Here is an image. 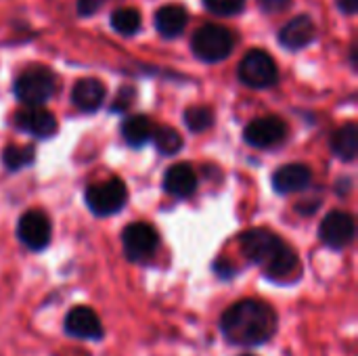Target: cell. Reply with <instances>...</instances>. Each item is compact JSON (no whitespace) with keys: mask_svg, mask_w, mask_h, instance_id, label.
Returning a JSON list of instances; mask_svg holds the SVG:
<instances>
[{"mask_svg":"<svg viewBox=\"0 0 358 356\" xmlns=\"http://www.w3.org/2000/svg\"><path fill=\"white\" fill-rule=\"evenodd\" d=\"M220 336L235 348H260L266 346L279 329L277 311L256 298H245L231 304L218 321Z\"/></svg>","mask_w":358,"mask_h":356,"instance_id":"6da1fadb","label":"cell"},{"mask_svg":"<svg viewBox=\"0 0 358 356\" xmlns=\"http://www.w3.org/2000/svg\"><path fill=\"white\" fill-rule=\"evenodd\" d=\"M239 248L252 264L262 269L268 281L281 285L300 281L302 277L300 256L277 233L268 229H250L241 233Z\"/></svg>","mask_w":358,"mask_h":356,"instance_id":"7a4b0ae2","label":"cell"},{"mask_svg":"<svg viewBox=\"0 0 358 356\" xmlns=\"http://www.w3.org/2000/svg\"><path fill=\"white\" fill-rule=\"evenodd\" d=\"M233 46H235L233 31L222 25H214V23L199 27L191 40V48H193L195 57L206 63H218V61L227 59L231 55Z\"/></svg>","mask_w":358,"mask_h":356,"instance_id":"3957f363","label":"cell"},{"mask_svg":"<svg viewBox=\"0 0 358 356\" xmlns=\"http://www.w3.org/2000/svg\"><path fill=\"white\" fill-rule=\"evenodd\" d=\"M57 88V78L48 67H29L15 80V97L23 105L46 103Z\"/></svg>","mask_w":358,"mask_h":356,"instance_id":"277c9868","label":"cell"},{"mask_svg":"<svg viewBox=\"0 0 358 356\" xmlns=\"http://www.w3.org/2000/svg\"><path fill=\"white\" fill-rule=\"evenodd\" d=\"M128 201L126 185L120 178H107L88 187L86 191V206L94 216H111L117 214Z\"/></svg>","mask_w":358,"mask_h":356,"instance_id":"5b68a950","label":"cell"},{"mask_svg":"<svg viewBox=\"0 0 358 356\" xmlns=\"http://www.w3.org/2000/svg\"><path fill=\"white\" fill-rule=\"evenodd\" d=\"M239 78L250 88H268L277 82V63L266 50H250L239 63Z\"/></svg>","mask_w":358,"mask_h":356,"instance_id":"8992f818","label":"cell"},{"mask_svg":"<svg viewBox=\"0 0 358 356\" xmlns=\"http://www.w3.org/2000/svg\"><path fill=\"white\" fill-rule=\"evenodd\" d=\"M159 245L157 231L147 222H132L122 231V248L124 256L130 262H145L149 260Z\"/></svg>","mask_w":358,"mask_h":356,"instance_id":"52a82bcc","label":"cell"},{"mask_svg":"<svg viewBox=\"0 0 358 356\" xmlns=\"http://www.w3.org/2000/svg\"><path fill=\"white\" fill-rule=\"evenodd\" d=\"M65 336L82 342H101L105 340V327L101 317L90 306H73L63 319Z\"/></svg>","mask_w":358,"mask_h":356,"instance_id":"ba28073f","label":"cell"},{"mask_svg":"<svg viewBox=\"0 0 358 356\" xmlns=\"http://www.w3.org/2000/svg\"><path fill=\"white\" fill-rule=\"evenodd\" d=\"M355 235H357L355 218L352 214L342 210L329 212L319 225V239L323 241V245L331 250H346L355 241Z\"/></svg>","mask_w":358,"mask_h":356,"instance_id":"9c48e42d","label":"cell"},{"mask_svg":"<svg viewBox=\"0 0 358 356\" xmlns=\"http://www.w3.org/2000/svg\"><path fill=\"white\" fill-rule=\"evenodd\" d=\"M17 237L31 252L46 250V245L50 243V237H52V227H50L48 216L42 210L25 212L17 222Z\"/></svg>","mask_w":358,"mask_h":356,"instance_id":"30bf717a","label":"cell"},{"mask_svg":"<svg viewBox=\"0 0 358 356\" xmlns=\"http://www.w3.org/2000/svg\"><path fill=\"white\" fill-rule=\"evenodd\" d=\"M285 136H287V126L281 118L266 115V118L254 120L245 126V141L258 149L275 147V145L283 143Z\"/></svg>","mask_w":358,"mask_h":356,"instance_id":"8fae6325","label":"cell"},{"mask_svg":"<svg viewBox=\"0 0 358 356\" xmlns=\"http://www.w3.org/2000/svg\"><path fill=\"white\" fill-rule=\"evenodd\" d=\"M15 126L40 138H50L57 132L55 115L42 105H25V109L15 113Z\"/></svg>","mask_w":358,"mask_h":356,"instance_id":"7c38bea8","label":"cell"},{"mask_svg":"<svg viewBox=\"0 0 358 356\" xmlns=\"http://www.w3.org/2000/svg\"><path fill=\"white\" fill-rule=\"evenodd\" d=\"M164 189L178 199L191 197L197 189V174H195L193 166L187 162L170 166L164 176Z\"/></svg>","mask_w":358,"mask_h":356,"instance_id":"4fadbf2b","label":"cell"},{"mask_svg":"<svg viewBox=\"0 0 358 356\" xmlns=\"http://www.w3.org/2000/svg\"><path fill=\"white\" fill-rule=\"evenodd\" d=\"M313 180V172L308 166L304 164H287L283 168H279L273 176V187L277 193L285 195V193H296V191H304Z\"/></svg>","mask_w":358,"mask_h":356,"instance_id":"5bb4252c","label":"cell"},{"mask_svg":"<svg viewBox=\"0 0 358 356\" xmlns=\"http://www.w3.org/2000/svg\"><path fill=\"white\" fill-rule=\"evenodd\" d=\"M317 27L313 23L310 17L306 15H298L296 19H292L279 34V42L287 48V50H300L304 46H308L315 40Z\"/></svg>","mask_w":358,"mask_h":356,"instance_id":"9a60e30c","label":"cell"},{"mask_svg":"<svg viewBox=\"0 0 358 356\" xmlns=\"http://www.w3.org/2000/svg\"><path fill=\"white\" fill-rule=\"evenodd\" d=\"M105 101V86L101 80L94 78H84L73 86L71 92V103L82 109V111H94L103 105Z\"/></svg>","mask_w":358,"mask_h":356,"instance_id":"2e32d148","label":"cell"},{"mask_svg":"<svg viewBox=\"0 0 358 356\" xmlns=\"http://www.w3.org/2000/svg\"><path fill=\"white\" fill-rule=\"evenodd\" d=\"M189 15L178 4H166L155 13V27L164 38H176L185 31Z\"/></svg>","mask_w":358,"mask_h":356,"instance_id":"e0dca14e","label":"cell"},{"mask_svg":"<svg viewBox=\"0 0 358 356\" xmlns=\"http://www.w3.org/2000/svg\"><path fill=\"white\" fill-rule=\"evenodd\" d=\"M331 149L344 162H352L357 157L358 126L355 122H348V124H344L342 128H338L334 132V136H331Z\"/></svg>","mask_w":358,"mask_h":356,"instance_id":"ac0fdd59","label":"cell"},{"mask_svg":"<svg viewBox=\"0 0 358 356\" xmlns=\"http://www.w3.org/2000/svg\"><path fill=\"white\" fill-rule=\"evenodd\" d=\"M153 134V124L147 115H132L122 124V136L130 147L145 145Z\"/></svg>","mask_w":358,"mask_h":356,"instance_id":"d6986e66","label":"cell"},{"mask_svg":"<svg viewBox=\"0 0 358 356\" xmlns=\"http://www.w3.org/2000/svg\"><path fill=\"white\" fill-rule=\"evenodd\" d=\"M34 159H36V153H34V147L31 145H25V147H21V145H8L2 151V162H4V166L10 172L21 170L25 166L34 164Z\"/></svg>","mask_w":358,"mask_h":356,"instance_id":"ffe728a7","label":"cell"},{"mask_svg":"<svg viewBox=\"0 0 358 356\" xmlns=\"http://www.w3.org/2000/svg\"><path fill=\"white\" fill-rule=\"evenodd\" d=\"M111 27H113L117 34L132 36V34H136L138 27H141V13H138L136 8H130V6L117 8V10H113V15H111Z\"/></svg>","mask_w":358,"mask_h":356,"instance_id":"44dd1931","label":"cell"},{"mask_svg":"<svg viewBox=\"0 0 358 356\" xmlns=\"http://www.w3.org/2000/svg\"><path fill=\"white\" fill-rule=\"evenodd\" d=\"M153 141H155V147L164 153V155H174L182 149V136L170 128V126H159L153 130Z\"/></svg>","mask_w":358,"mask_h":356,"instance_id":"7402d4cb","label":"cell"},{"mask_svg":"<svg viewBox=\"0 0 358 356\" xmlns=\"http://www.w3.org/2000/svg\"><path fill=\"white\" fill-rule=\"evenodd\" d=\"M185 124L193 132H203L214 124V113L206 105H195L185 111Z\"/></svg>","mask_w":358,"mask_h":356,"instance_id":"603a6c76","label":"cell"},{"mask_svg":"<svg viewBox=\"0 0 358 356\" xmlns=\"http://www.w3.org/2000/svg\"><path fill=\"white\" fill-rule=\"evenodd\" d=\"M203 6L220 17H229V15H237L243 10L245 0H203Z\"/></svg>","mask_w":358,"mask_h":356,"instance_id":"cb8c5ba5","label":"cell"},{"mask_svg":"<svg viewBox=\"0 0 358 356\" xmlns=\"http://www.w3.org/2000/svg\"><path fill=\"white\" fill-rule=\"evenodd\" d=\"M134 97H136L134 88H130V86H124V88L117 92L115 101H113V111H124V109H128V107L132 105Z\"/></svg>","mask_w":358,"mask_h":356,"instance_id":"d4e9b609","label":"cell"},{"mask_svg":"<svg viewBox=\"0 0 358 356\" xmlns=\"http://www.w3.org/2000/svg\"><path fill=\"white\" fill-rule=\"evenodd\" d=\"M294 0H260V6L264 13H283L292 6Z\"/></svg>","mask_w":358,"mask_h":356,"instance_id":"484cf974","label":"cell"},{"mask_svg":"<svg viewBox=\"0 0 358 356\" xmlns=\"http://www.w3.org/2000/svg\"><path fill=\"white\" fill-rule=\"evenodd\" d=\"M214 271H216V275L222 277V279H231V277L237 275V269L231 266L229 260H216V262H214Z\"/></svg>","mask_w":358,"mask_h":356,"instance_id":"4316f807","label":"cell"},{"mask_svg":"<svg viewBox=\"0 0 358 356\" xmlns=\"http://www.w3.org/2000/svg\"><path fill=\"white\" fill-rule=\"evenodd\" d=\"M103 0H78V13L80 15H92L99 10Z\"/></svg>","mask_w":358,"mask_h":356,"instance_id":"83f0119b","label":"cell"},{"mask_svg":"<svg viewBox=\"0 0 358 356\" xmlns=\"http://www.w3.org/2000/svg\"><path fill=\"white\" fill-rule=\"evenodd\" d=\"M340 10H344L346 15H355L358 10V0H338Z\"/></svg>","mask_w":358,"mask_h":356,"instance_id":"f1b7e54d","label":"cell"},{"mask_svg":"<svg viewBox=\"0 0 358 356\" xmlns=\"http://www.w3.org/2000/svg\"><path fill=\"white\" fill-rule=\"evenodd\" d=\"M239 356H256V355H250V353H245V355H239Z\"/></svg>","mask_w":358,"mask_h":356,"instance_id":"f546056e","label":"cell"}]
</instances>
